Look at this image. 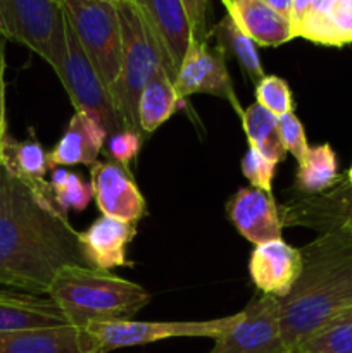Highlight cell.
Returning a JSON list of instances; mask_svg holds the SVG:
<instances>
[{"mask_svg":"<svg viewBox=\"0 0 352 353\" xmlns=\"http://www.w3.org/2000/svg\"><path fill=\"white\" fill-rule=\"evenodd\" d=\"M66 265L92 268L78 231L0 165V286L47 295Z\"/></svg>","mask_w":352,"mask_h":353,"instance_id":"6da1fadb","label":"cell"},{"mask_svg":"<svg viewBox=\"0 0 352 353\" xmlns=\"http://www.w3.org/2000/svg\"><path fill=\"white\" fill-rule=\"evenodd\" d=\"M302 271L289 295L278 299L280 326L286 348L300 345L342 310L352 307V236L321 233L300 248Z\"/></svg>","mask_w":352,"mask_h":353,"instance_id":"7a4b0ae2","label":"cell"},{"mask_svg":"<svg viewBox=\"0 0 352 353\" xmlns=\"http://www.w3.org/2000/svg\"><path fill=\"white\" fill-rule=\"evenodd\" d=\"M47 296L61 309L69 326L81 330L93 323L128 321L150 302V295L137 283L85 265L62 268Z\"/></svg>","mask_w":352,"mask_h":353,"instance_id":"3957f363","label":"cell"},{"mask_svg":"<svg viewBox=\"0 0 352 353\" xmlns=\"http://www.w3.org/2000/svg\"><path fill=\"white\" fill-rule=\"evenodd\" d=\"M117 12L123 33V64L119 79L110 92V99L116 105L124 130L135 131L145 138L138 121V102L141 92L157 74L166 72L169 78L171 74L154 34L150 33L137 7L130 0H119Z\"/></svg>","mask_w":352,"mask_h":353,"instance_id":"277c9868","label":"cell"},{"mask_svg":"<svg viewBox=\"0 0 352 353\" xmlns=\"http://www.w3.org/2000/svg\"><path fill=\"white\" fill-rule=\"evenodd\" d=\"M0 34L23 43L62 74L68 55L62 0H0Z\"/></svg>","mask_w":352,"mask_h":353,"instance_id":"5b68a950","label":"cell"},{"mask_svg":"<svg viewBox=\"0 0 352 353\" xmlns=\"http://www.w3.org/2000/svg\"><path fill=\"white\" fill-rule=\"evenodd\" d=\"M64 14L109 93L116 86L123 64L117 2L110 0H62Z\"/></svg>","mask_w":352,"mask_h":353,"instance_id":"8992f818","label":"cell"},{"mask_svg":"<svg viewBox=\"0 0 352 353\" xmlns=\"http://www.w3.org/2000/svg\"><path fill=\"white\" fill-rule=\"evenodd\" d=\"M66 45H68V55H66V64L59 79L75 105L76 112H86L93 119L99 121L107 131V137L123 131V123L110 99L109 90L86 57L68 19H66Z\"/></svg>","mask_w":352,"mask_h":353,"instance_id":"52a82bcc","label":"cell"},{"mask_svg":"<svg viewBox=\"0 0 352 353\" xmlns=\"http://www.w3.org/2000/svg\"><path fill=\"white\" fill-rule=\"evenodd\" d=\"M237 319V314L209 321H107L93 323L86 330L97 338L102 353L126 347L155 343L171 338H219Z\"/></svg>","mask_w":352,"mask_h":353,"instance_id":"ba28073f","label":"cell"},{"mask_svg":"<svg viewBox=\"0 0 352 353\" xmlns=\"http://www.w3.org/2000/svg\"><path fill=\"white\" fill-rule=\"evenodd\" d=\"M209 353H292L280 326V302L269 295L252 299L235 323L216 338Z\"/></svg>","mask_w":352,"mask_h":353,"instance_id":"9c48e42d","label":"cell"},{"mask_svg":"<svg viewBox=\"0 0 352 353\" xmlns=\"http://www.w3.org/2000/svg\"><path fill=\"white\" fill-rule=\"evenodd\" d=\"M175 88L182 102L190 95L206 93L224 99L240 116L244 114L228 72L226 55L217 45L211 47L209 41H190L176 74Z\"/></svg>","mask_w":352,"mask_h":353,"instance_id":"30bf717a","label":"cell"},{"mask_svg":"<svg viewBox=\"0 0 352 353\" xmlns=\"http://www.w3.org/2000/svg\"><path fill=\"white\" fill-rule=\"evenodd\" d=\"M283 226L311 228L317 233L344 231L352 236V186L347 176L320 195H299L278 207Z\"/></svg>","mask_w":352,"mask_h":353,"instance_id":"8fae6325","label":"cell"},{"mask_svg":"<svg viewBox=\"0 0 352 353\" xmlns=\"http://www.w3.org/2000/svg\"><path fill=\"white\" fill-rule=\"evenodd\" d=\"M90 185L102 216L137 224L145 214V199L130 171L117 162L107 161L90 165Z\"/></svg>","mask_w":352,"mask_h":353,"instance_id":"7c38bea8","label":"cell"},{"mask_svg":"<svg viewBox=\"0 0 352 353\" xmlns=\"http://www.w3.org/2000/svg\"><path fill=\"white\" fill-rule=\"evenodd\" d=\"M154 34L173 81L192 41L190 24L182 0H130Z\"/></svg>","mask_w":352,"mask_h":353,"instance_id":"4fadbf2b","label":"cell"},{"mask_svg":"<svg viewBox=\"0 0 352 353\" xmlns=\"http://www.w3.org/2000/svg\"><path fill=\"white\" fill-rule=\"evenodd\" d=\"M248 271L261 295L283 299L289 295L302 271L300 250L283 240L266 241L252 252Z\"/></svg>","mask_w":352,"mask_h":353,"instance_id":"5bb4252c","label":"cell"},{"mask_svg":"<svg viewBox=\"0 0 352 353\" xmlns=\"http://www.w3.org/2000/svg\"><path fill=\"white\" fill-rule=\"evenodd\" d=\"M228 217L238 233L255 247L282 240V217L271 193L257 188H240L226 205Z\"/></svg>","mask_w":352,"mask_h":353,"instance_id":"9a60e30c","label":"cell"},{"mask_svg":"<svg viewBox=\"0 0 352 353\" xmlns=\"http://www.w3.org/2000/svg\"><path fill=\"white\" fill-rule=\"evenodd\" d=\"M0 353H102V350L88 330L66 324L2 333Z\"/></svg>","mask_w":352,"mask_h":353,"instance_id":"2e32d148","label":"cell"},{"mask_svg":"<svg viewBox=\"0 0 352 353\" xmlns=\"http://www.w3.org/2000/svg\"><path fill=\"white\" fill-rule=\"evenodd\" d=\"M137 236V224L100 216L92 226L78 233L79 247L92 268L107 269L131 265L126 259L128 245Z\"/></svg>","mask_w":352,"mask_h":353,"instance_id":"e0dca14e","label":"cell"},{"mask_svg":"<svg viewBox=\"0 0 352 353\" xmlns=\"http://www.w3.org/2000/svg\"><path fill=\"white\" fill-rule=\"evenodd\" d=\"M48 152H45L43 145L35 138L28 140H16L7 134L2 148V168L10 176L23 183L41 203L50 209H59L54 202V192H52L50 181H47L48 172Z\"/></svg>","mask_w":352,"mask_h":353,"instance_id":"ac0fdd59","label":"cell"},{"mask_svg":"<svg viewBox=\"0 0 352 353\" xmlns=\"http://www.w3.org/2000/svg\"><path fill=\"white\" fill-rule=\"evenodd\" d=\"M107 140V131L86 112H75L64 134L47 154L48 168L93 165Z\"/></svg>","mask_w":352,"mask_h":353,"instance_id":"d6986e66","label":"cell"},{"mask_svg":"<svg viewBox=\"0 0 352 353\" xmlns=\"http://www.w3.org/2000/svg\"><path fill=\"white\" fill-rule=\"evenodd\" d=\"M228 16L255 45L278 47L293 38L290 19L273 10L262 0H223Z\"/></svg>","mask_w":352,"mask_h":353,"instance_id":"ffe728a7","label":"cell"},{"mask_svg":"<svg viewBox=\"0 0 352 353\" xmlns=\"http://www.w3.org/2000/svg\"><path fill=\"white\" fill-rule=\"evenodd\" d=\"M54 300L24 292H0V334L37 327L66 326Z\"/></svg>","mask_w":352,"mask_h":353,"instance_id":"44dd1931","label":"cell"},{"mask_svg":"<svg viewBox=\"0 0 352 353\" xmlns=\"http://www.w3.org/2000/svg\"><path fill=\"white\" fill-rule=\"evenodd\" d=\"M323 45L352 43V0H317L295 30V38Z\"/></svg>","mask_w":352,"mask_h":353,"instance_id":"7402d4cb","label":"cell"},{"mask_svg":"<svg viewBox=\"0 0 352 353\" xmlns=\"http://www.w3.org/2000/svg\"><path fill=\"white\" fill-rule=\"evenodd\" d=\"M340 179L333 148L328 143L309 147L297 168L295 193L320 195L333 188Z\"/></svg>","mask_w":352,"mask_h":353,"instance_id":"603a6c76","label":"cell"},{"mask_svg":"<svg viewBox=\"0 0 352 353\" xmlns=\"http://www.w3.org/2000/svg\"><path fill=\"white\" fill-rule=\"evenodd\" d=\"M179 103L182 100L176 93L175 81L166 72L155 76L145 86L138 102V121H140L141 133L145 137L154 133L175 114Z\"/></svg>","mask_w":352,"mask_h":353,"instance_id":"cb8c5ba5","label":"cell"},{"mask_svg":"<svg viewBox=\"0 0 352 353\" xmlns=\"http://www.w3.org/2000/svg\"><path fill=\"white\" fill-rule=\"evenodd\" d=\"M213 33L217 40L216 45L224 52L226 59H233L240 65L242 72L247 76L248 81L252 85H257L266 74L254 40H251L228 14L216 24Z\"/></svg>","mask_w":352,"mask_h":353,"instance_id":"d4e9b609","label":"cell"},{"mask_svg":"<svg viewBox=\"0 0 352 353\" xmlns=\"http://www.w3.org/2000/svg\"><path fill=\"white\" fill-rule=\"evenodd\" d=\"M244 131L247 134L248 147L261 152L264 157L278 164L285 157L282 138L278 131V117L259 105L257 102L248 105L242 114Z\"/></svg>","mask_w":352,"mask_h":353,"instance_id":"484cf974","label":"cell"},{"mask_svg":"<svg viewBox=\"0 0 352 353\" xmlns=\"http://www.w3.org/2000/svg\"><path fill=\"white\" fill-rule=\"evenodd\" d=\"M299 353H352V307L311 334L300 345Z\"/></svg>","mask_w":352,"mask_h":353,"instance_id":"4316f807","label":"cell"},{"mask_svg":"<svg viewBox=\"0 0 352 353\" xmlns=\"http://www.w3.org/2000/svg\"><path fill=\"white\" fill-rule=\"evenodd\" d=\"M50 186L59 212L68 217L69 210H85L93 199L92 185H86L81 176L66 171V168L52 169Z\"/></svg>","mask_w":352,"mask_h":353,"instance_id":"83f0119b","label":"cell"},{"mask_svg":"<svg viewBox=\"0 0 352 353\" xmlns=\"http://www.w3.org/2000/svg\"><path fill=\"white\" fill-rule=\"evenodd\" d=\"M255 102L276 117L293 112L292 90L285 79L275 74L264 76L255 85Z\"/></svg>","mask_w":352,"mask_h":353,"instance_id":"f1b7e54d","label":"cell"},{"mask_svg":"<svg viewBox=\"0 0 352 353\" xmlns=\"http://www.w3.org/2000/svg\"><path fill=\"white\" fill-rule=\"evenodd\" d=\"M276 165H278L276 162L269 161L268 157H264L261 152L252 147H248L242 157V172L248 179L252 188L262 190V192L271 193V195Z\"/></svg>","mask_w":352,"mask_h":353,"instance_id":"f546056e","label":"cell"},{"mask_svg":"<svg viewBox=\"0 0 352 353\" xmlns=\"http://www.w3.org/2000/svg\"><path fill=\"white\" fill-rule=\"evenodd\" d=\"M278 131L280 138H282V143L285 152L292 154L295 157L297 162H300L304 159V155L309 150V143H307L306 131H304L302 123H300L299 117L293 112L285 114V116L278 117Z\"/></svg>","mask_w":352,"mask_h":353,"instance_id":"4dcf8cb0","label":"cell"},{"mask_svg":"<svg viewBox=\"0 0 352 353\" xmlns=\"http://www.w3.org/2000/svg\"><path fill=\"white\" fill-rule=\"evenodd\" d=\"M141 140H144L141 134L130 130H123L119 131V133L107 137L106 152L107 155H109L110 161L117 162V164H121L123 168L128 169L131 161L137 159L138 152H140Z\"/></svg>","mask_w":352,"mask_h":353,"instance_id":"1f68e13d","label":"cell"},{"mask_svg":"<svg viewBox=\"0 0 352 353\" xmlns=\"http://www.w3.org/2000/svg\"><path fill=\"white\" fill-rule=\"evenodd\" d=\"M182 6L188 19L192 41H209V30H207L209 0H182Z\"/></svg>","mask_w":352,"mask_h":353,"instance_id":"d6a6232c","label":"cell"},{"mask_svg":"<svg viewBox=\"0 0 352 353\" xmlns=\"http://www.w3.org/2000/svg\"><path fill=\"white\" fill-rule=\"evenodd\" d=\"M6 41L7 38L0 34V165H2V148L7 138L6 119Z\"/></svg>","mask_w":352,"mask_h":353,"instance_id":"836d02e7","label":"cell"},{"mask_svg":"<svg viewBox=\"0 0 352 353\" xmlns=\"http://www.w3.org/2000/svg\"><path fill=\"white\" fill-rule=\"evenodd\" d=\"M262 2L268 3L273 10L282 14V16L286 17V19H290V16H292L293 0H262Z\"/></svg>","mask_w":352,"mask_h":353,"instance_id":"e575fe53","label":"cell"},{"mask_svg":"<svg viewBox=\"0 0 352 353\" xmlns=\"http://www.w3.org/2000/svg\"><path fill=\"white\" fill-rule=\"evenodd\" d=\"M347 179H349V183H351V186H352V168L349 169V172H347Z\"/></svg>","mask_w":352,"mask_h":353,"instance_id":"d590c367","label":"cell"},{"mask_svg":"<svg viewBox=\"0 0 352 353\" xmlns=\"http://www.w3.org/2000/svg\"><path fill=\"white\" fill-rule=\"evenodd\" d=\"M110 2H119V0H110Z\"/></svg>","mask_w":352,"mask_h":353,"instance_id":"8d00e7d4","label":"cell"}]
</instances>
